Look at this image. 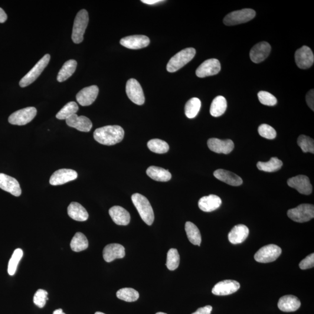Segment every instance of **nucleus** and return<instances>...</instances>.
I'll return each instance as SVG.
<instances>
[{
  "mask_svg": "<svg viewBox=\"0 0 314 314\" xmlns=\"http://www.w3.org/2000/svg\"><path fill=\"white\" fill-rule=\"evenodd\" d=\"M23 254L24 253H23V251L21 248H17L14 251L8 263V273L9 275L12 276L15 274L16 270H17L19 261L22 259Z\"/></svg>",
  "mask_w": 314,
  "mask_h": 314,
  "instance_id": "40",
  "label": "nucleus"
},
{
  "mask_svg": "<svg viewBox=\"0 0 314 314\" xmlns=\"http://www.w3.org/2000/svg\"><path fill=\"white\" fill-rule=\"evenodd\" d=\"M89 14L85 9L78 12L75 19L72 39L75 44H79L83 40V35L89 23Z\"/></svg>",
  "mask_w": 314,
  "mask_h": 314,
  "instance_id": "4",
  "label": "nucleus"
},
{
  "mask_svg": "<svg viewBox=\"0 0 314 314\" xmlns=\"http://www.w3.org/2000/svg\"><path fill=\"white\" fill-rule=\"evenodd\" d=\"M278 308L282 312L290 313L296 312L301 306L300 300L293 295L284 296L279 299Z\"/></svg>",
  "mask_w": 314,
  "mask_h": 314,
  "instance_id": "23",
  "label": "nucleus"
},
{
  "mask_svg": "<svg viewBox=\"0 0 314 314\" xmlns=\"http://www.w3.org/2000/svg\"><path fill=\"white\" fill-rule=\"evenodd\" d=\"M125 256V249L121 244H110L104 248L103 258L107 263H111L116 259H121Z\"/></svg>",
  "mask_w": 314,
  "mask_h": 314,
  "instance_id": "21",
  "label": "nucleus"
},
{
  "mask_svg": "<svg viewBox=\"0 0 314 314\" xmlns=\"http://www.w3.org/2000/svg\"><path fill=\"white\" fill-rule=\"evenodd\" d=\"M125 132L118 125H109L97 129L94 132V138L98 143L106 146H113L120 143Z\"/></svg>",
  "mask_w": 314,
  "mask_h": 314,
  "instance_id": "1",
  "label": "nucleus"
},
{
  "mask_svg": "<svg viewBox=\"0 0 314 314\" xmlns=\"http://www.w3.org/2000/svg\"><path fill=\"white\" fill-rule=\"evenodd\" d=\"M297 145L304 153H314V142L312 138L305 135H300L297 140Z\"/></svg>",
  "mask_w": 314,
  "mask_h": 314,
  "instance_id": "41",
  "label": "nucleus"
},
{
  "mask_svg": "<svg viewBox=\"0 0 314 314\" xmlns=\"http://www.w3.org/2000/svg\"><path fill=\"white\" fill-rule=\"evenodd\" d=\"M282 253V249L275 244L267 245L260 248L254 256L258 263H269L277 259Z\"/></svg>",
  "mask_w": 314,
  "mask_h": 314,
  "instance_id": "9",
  "label": "nucleus"
},
{
  "mask_svg": "<svg viewBox=\"0 0 314 314\" xmlns=\"http://www.w3.org/2000/svg\"><path fill=\"white\" fill-rule=\"evenodd\" d=\"M126 92L127 97L133 103L139 106L145 103V97L142 87L135 78H130L127 81Z\"/></svg>",
  "mask_w": 314,
  "mask_h": 314,
  "instance_id": "10",
  "label": "nucleus"
},
{
  "mask_svg": "<svg viewBox=\"0 0 314 314\" xmlns=\"http://www.w3.org/2000/svg\"><path fill=\"white\" fill-rule=\"evenodd\" d=\"M258 131L261 136L267 139L273 140L276 136V130L267 124H262L258 127Z\"/></svg>",
  "mask_w": 314,
  "mask_h": 314,
  "instance_id": "43",
  "label": "nucleus"
},
{
  "mask_svg": "<svg viewBox=\"0 0 314 314\" xmlns=\"http://www.w3.org/2000/svg\"><path fill=\"white\" fill-rule=\"evenodd\" d=\"M221 71L220 62L217 59L212 58L202 63L196 70V75L199 78L213 76Z\"/></svg>",
  "mask_w": 314,
  "mask_h": 314,
  "instance_id": "13",
  "label": "nucleus"
},
{
  "mask_svg": "<svg viewBox=\"0 0 314 314\" xmlns=\"http://www.w3.org/2000/svg\"><path fill=\"white\" fill-rule=\"evenodd\" d=\"M196 52L194 48L183 49L170 59L166 70L169 73H175L189 63L195 57Z\"/></svg>",
  "mask_w": 314,
  "mask_h": 314,
  "instance_id": "3",
  "label": "nucleus"
},
{
  "mask_svg": "<svg viewBox=\"0 0 314 314\" xmlns=\"http://www.w3.org/2000/svg\"><path fill=\"white\" fill-rule=\"evenodd\" d=\"M68 214L73 220L79 222L86 221L89 218L86 209L76 202H71L68 206Z\"/></svg>",
  "mask_w": 314,
  "mask_h": 314,
  "instance_id": "28",
  "label": "nucleus"
},
{
  "mask_svg": "<svg viewBox=\"0 0 314 314\" xmlns=\"http://www.w3.org/2000/svg\"><path fill=\"white\" fill-rule=\"evenodd\" d=\"M50 55L45 54L40 61L38 62L34 68L25 75L19 81V85L21 87H25L29 86L37 79L38 77L40 76L42 71L44 70L50 62Z\"/></svg>",
  "mask_w": 314,
  "mask_h": 314,
  "instance_id": "6",
  "label": "nucleus"
},
{
  "mask_svg": "<svg viewBox=\"0 0 314 314\" xmlns=\"http://www.w3.org/2000/svg\"><path fill=\"white\" fill-rule=\"evenodd\" d=\"M78 110V107L77 103L74 101L67 103L56 115V118L60 120H66L72 116L76 114Z\"/></svg>",
  "mask_w": 314,
  "mask_h": 314,
  "instance_id": "37",
  "label": "nucleus"
},
{
  "mask_svg": "<svg viewBox=\"0 0 314 314\" xmlns=\"http://www.w3.org/2000/svg\"><path fill=\"white\" fill-rule=\"evenodd\" d=\"M271 50V47L268 42H260L251 48L250 52L251 60L254 63H260L268 57Z\"/></svg>",
  "mask_w": 314,
  "mask_h": 314,
  "instance_id": "20",
  "label": "nucleus"
},
{
  "mask_svg": "<svg viewBox=\"0 0 314 314\" xmlns=\"http://www.w3.org/2000/svg\"><path fill=\"white\" fill-rule=\"evenodd\" d=\"M215 177L220 181L233 186L242 185L243 180L236 174L225 169H217L214 172Z\"/></svg>",
  "mask_w": 314,
  "mask_h": 314,
  "instance_id": "26",
  "label": "nucleus"
},
{
  "mask_svg": "<svg viewBox=\"0 0 314 314\" xmlns=\"http://www.w3.org/2000/svg\"><path fill=\"white\" fill-rule=\"evenodd\" d=\"M77 178L78 173L73 169H59L51 175L50 183L52 186L62 185L74 181Z\"/></svg>",
  "mask_w": 314,
  "mask_h": 314,
  "instance_id": "14",
  "label": "nucleus"
},
{
  "mask_svg": "<svg viewBox=\"0 0 314 314\" xmlns=\"http://www.w3.org/2000/svg\"><path fill=\"white\" fill-rule=\"evenodd\" d=\"M132 200L143 221L146 224L152 225L155 221V214L148 199L142 195L135 194L132 196Z\"/></svg>",
  "mask_w": 314,
  "mask_h": 314,
  "instance_id": "2",
  "label": "nucleus"
},
{
  "mask_svg": "<svg viewBox=\"0 0 314 314\" xmlns=\"http://www.w3.org/2000/svg\"><path fill=\"white\" fill-rule=\"evenodd\" d=\"M7 19V15L1 8H0V23H4Z\"/></svg>",
  "mask_w": 314,
  "mask_h": 314,
  "instance_id": "48",
  "label": "nucleus"
},
{
  "mask_svg": "<svg viewBox=\"0 0 314 314\" xmlns=\"http://www.w3.org/2000/svg\"><path fill=\"white\" fill-rule=\"evenodd\" d=\"M222 200L220 197L214 195L202 197L198 201V207L202 211L210 212L220 207Z\"/></svg>",
  "mask_w": 314,
  "mask_h": 314,
  "instance_id": "24",
  "label": "nucleus"
},
{
  "mask_svg": "<svg viewBox=\"0 0 314 314\" xmlns=\"http://www.w3.org/2000/svg\"><path fill=\"white\" fill-rule=\"evenodd\" d=\"M314 267V254L312 253L306 257L300 262L299 267L301 270H305L310 269Z\"/></svg>",
  "mask_w": 314,
  "mask_h": 314,
  "instance_id": "45",
  "label": "nucleus"
},
{
  "mask_svg": "<svg viewBox=\"0 0 314 314\" xmlns=\"http://www.w3.org/2000/svg\"><path fill=\"white\" fill-rule=\"evenodd\" d=\"M77 65L76 60H70L67 61L58 73L57 80L59 82H63V81L70 78L76 71Z\"/></svg>",
  "mask_w": 314,
  "mask_h": 314,
  "instance_id": "30",
  "label": "nucleus"
},
{
  "mask_svg": "<svg viewBox=\"0 0 314 314\" xmlns=\"http://www.w3.org/2000/svg\"><path fill=\"white\" fill-rule=\"evenodd\" d=\"M53 314H65L63 312V310L60 309L55 310L54 312H53Z\"/></svg>",
  "mask_w": 314,
  "mask_h": 314,
  "instance_id": "50",
  "label": "nucleus"
},
{
  "mask_svg": "<svg viewBox=\"0 0 314 314\" xmlns=\"http://www.w3.org/2000/svg\"><path fill=\"white\" fill-rule=\"evenodd\" d=\"M212 310V307L211 306H207L198 309L192 314H211Z\"/></svg>",
  "mask_w": 314,
  "mask_h": 314,
  "instance_id": "47",
  "label": "nucleus"
},
{
  "mask_svg": "<svg viewBox=\"0 0 314 314\" xmlns=\"http://www.w3.org/2000/svg\"><path fill=\"white\" fill-rule=\"evenodd\" d=\"M147 146H148L150 151L157 154L167 153L169 149L167 143L158 139L150 140L147 143Z\"/></svg>",
  "mask_w": 314,
  "mask_h": 314,
  "instance_id": "38",
  "label": "nucleus"
},
{
  "mask_svg": "<svg viewBox=\"0 0 314 314\" xmlns=\"http://www.w3.org/2000/svg\"><path fill=\"white\" fill-rule=\"evenodd\" d=\"M227 109V101L222 96L216 97L212 101L210 107V114L212 117H220L225 113Z\"/></svg>",
  "mask_w": 314,
  "mask_h": 314,
  "instance_id": "31",
  "label": "nucleus"
},
{
  "mask_svg": "<svg viewBox=\"0 0 314 314\" xmlns=\"http://www.w3.org/2000/svg\"><path fill=\"white\" fill-rule=\"evenodd\" d=\"M282 161L278 159L277 157H273L268 162H258L257 164L258 169L267 172H274L279 171L282 168Z\"/></svg>",
  "mask_w": 314,
  "mask_h": 314,
  "instance_id": "34",
  "label": "nucleus"
},
{
  "mask_svg": "<svg viewBox=\"0 0 314 314\" xmlns=\"http://www.w3.org/2000/svg\"><path fill=\"white\" fill-rule=\"evenodd\" d=\"M295 61L297 66L302 70L312 67L314 55L312 49L306 45L298 49L295 52Z\"/></svg>",
  "mask_w": 314,
  "mask_h": 314,
  "instance_id": "11",
  "label": "nucleus"
},
{
  "mask_svg": "<svg viewBox=\"0 0 314 314\" xmlns=\"http://www.w3.org/2000/svg\"><path fill=\"white\" fill-rule=\"evenodd\" d=\"M180 263V256L175 248L170 249L167 254L166 266L170 271H174L178 268Z\"/></svg>",
  "mask_w": 314,
  "mask_h": 314,
  "instance_id": "39",
  "label": "nucleus"
},
{
  "mask_svg": "<svg viewBox=\"0 0 314 314\" xmlns=\"http://www.w3.org/2000/svg\"><path fill=\"white\" fill-rule=\"evenodd\" d=\"M287 216L291 220L299 223L308 222L314 217V206L309 204H300L287 211Z\"/></svg>",
  "mask_w": 314,
  "mask_h": 314,
  "instance_id": "5",
  "label": "nucleus"
},
{
  "mask_svg": "<svg viewBox=\"0 0 314 314\" xmlns=\"http://www.w3.org/2000/svg\"><path fill=\"white\" fill-rule=\"evenodd\" d=\"M70 246L73 251L80 252L87 249L89 246V242L86 236L81 232H77L72 239Z\"/></svg>",
  "mask_w": 314,
  "mask_h": 314,
  "instance_id": "33",
  "label": "nucleus"
},
{
  "mask_svg": "<svg viewBox=\"0 0 314 314\" xmlns=\"http://www.w3.org/2000/svg\"><path fill=\"white\" fill-rule=\"evenodd\" d=\"M306 102L309 107L313 111H314V90H311L306 94Z\"/></svg>",
  "mask_w": 314,
  "mask_h": 314,
  "instance_id": "46",
  "label": "nucleus"
},
{
  "mask_svg": "<svg viewBox=\"0 0 314 314\" xmlns=\"http://www.w3.org/2000/svg\"><path fill=\"white\" fill-rule=\"evenodd\" d=\"M109 214L113 221L117 225L126 226L129 224V212L120 206H114L109 210Z\"/></svg>",
  "mask_w": 314,
  "mask_h": 314,
  "instance_id": "25",
  "label": "nucleus"
},
{
  "mask_svg": "<svg viewBox=\"0 0 314 314\" xmlns=\"http://www.w3.org/2000/svg\"><path fill=\"white\" fill-rule=\"evenodd\" d=\"M0 188L16 197L22 194L20 185L17 180L4 173H0Z\"/></svg>",
  "mask_w": 314,
  "mask_h": 314,
  "instance_id": "17",
  "label": "nucleus"
},
{
  "mask_svg": "<svg viewBox=\"0 0 314 314\" xmlns=\"http://www.w3.org/2000/svg\"><path fill=\"white\" fill-rule=\"evenodd\" d=\"M256 13L254 9L246 8L230 13L224 19V24L234 26L248 22L253 19Z\"/></svg>",
  "mask_w": 314,
  "mask_h": 314,
  "instance_id": "7",
  "label": "nucleus"
},
{
  "mask_svg": "<svg viewBox=\"0 0 314 314\" xmlns=\"http://www.w3.org/2000/svg\"><path fill=\"white\" fill-rule=\"evenodd\" d=\"M117 297L126 302H136L139 298V293L132 288H122L118 291Z\"/></svg>",
  "mask_w": 314,
  "mask_h": 314,
  "instance_id": "36",
  "label": "nucleus"
},
{
  "mask_svg": "<svg viewBox=\"0 0 314 314\" xmlns=\"http://www.w3.org/2000/svg\"><path fill=\"white\" fill-rule=\"evenodd\" d=\"M95 314H104L101 312H96V313H95Z\"/></svg>",
  "mask_w": 314,
  "mask_h": 314,
  "instance_id": "51",
  "label": "nucleus"
},
{
  "mask_svg": "<svg viewBox=\"0 0 314 314\" xmlns=\"http://www.w3.org/2000/svg\"><path fill=\"white\" fill-rule=\"evenodd\" d=\"M66 123L68 126L83 132H89L93 126L92 122L88 118L78 116L77 114L67 119Z\"/></svg>",
  "mask_w": 314,
  "mask_h": 314,
  "instance_id": "22",
  "label": "nucleus"
},
{
  "mask_svg": "<svg viewBox=\"0 0 314 314\" xmlns=\"http://www.w3.org/2000/svg\"><path fill=\"white\" fill-rule=\"evenodd\" d=\"M37 114V110L30 107L19 110L11 114L8 118V122L12 125L23 126L31 122Z\"/></svg>",
  "mask_w": 314,
  "mask_h": 314,
  "instance_id": "8",
  "label": "nucleus"
},
{
  "mask_svg": "<svg viewBox=\"0 0 314 314\" xmlns=\"http://www.w3.org/2000/svg\"><path fill=\"white\" fill-rule=\"evenodd\" d=\"M147 174L155 181L158 182H168L172 178L171 173L168 170L151 166L147 169Z\"/></svg>",
  "mask_w": 314,
  "mask_h": 314,
  "instance_id": "29",
  "label": "nucleus"
},
{
  "mask_svg": "<svg viewBox=\"0 0 314 314\" xmlns=\"http://www.w3.org/2000/svg\"><path fill=\"white\" fill-rule=\"evenodd\" d=\"M260 102L265 106H274L277 103V99L272 94L266 91H261L258 93Z\"/></svg>",
  "mask_w": 314,
  "mask_h": 314,
  "instance_id": "42",
  "label": "nucleus"
},
{
  "mask_svg": "<svg viewBox=\"0 0 314 314\" xmlns=\"http://www.w3.org/2000/svg\"><path fill=\"white\" fill-rule=\"evenodd\" d=\"M287 185L302 195H310L313 192L310 179L305 175H297L288 179Z\"/></svg>",
  "mask_w": 314,
  "mask_h": 314,
  "instance_id": "12",
  "label": "nucleus"
},
{
  "mask_svg": "<svg viewBox=\"0 0 314 314\" xmlns=\"http://www.w3.org/2000/svg\"><path fill=\"white\" fill-rule=\"evenodd\" d=\"M99 89L97 86H91L84 88L77 95V100L81 106H89L96 100Z\"/></svg>",
  "mask_w": 314,
  "mask_h": 314,
  "instance_id": "18",
  "label": "nucleus"
},
{
  "mask_svg": "<svg viewBox=\"0 0 314 314\" xmlns=\"http://www.w3.org/2000/svg\"><path fill=\"white\" fill-rule=\"evenodd\" d=\"M48 293L43 289H39L36 292L34 297V303L39 308H43L48 300Z\"/></svg>",
  "mask_w": 314,
  "mask_h": 314,
  "instance_id": "44",
  "label": "nucleus"
},
{
  "mask_svg": "<svg viewBox=\"0 0 314 314\" xmlns=\"http://www.w3.org/2000/svg\"><path fill=\"white\" fill-rule=\"evenodd\" d=\"M248 234L249 230L246 225H237L235 226L229 234V240L234 244H240L246 240Z\"/></svg>",
  "mask_w": 314,
  "mask_h": 314,
  "instance_id": "27",
  "label": "nucleus"
},
{
  "mask_svg": "<svg viewBox=\"0 0 314 314\" xmlns=\"http://www.w3.org/2000/svg\"><path fill=\"white\" fill-rule=\"evenodd\" d=\"M156 314H166V313H162V312H159V313H157Z\"/></svg>",
  "mask_w": 314,
  "mask_h": 314,
  "instance_id": "52",
  "label": "nucleus"
},
{
  "mask_svg": "<svg viewBox=\"0 0 314 314\" xmlns=\"http://www.w3.org/2000/svg\"><path fill=\"white\" fill-rule=\"evenodd\" d=\"M207 145L212 152L224 155L231 153L235 147L234 143L230 139L222 140L217 138L209 139Z\"/></svg>",
  "mask_w": 314,
  "mask_h": 314,
  "instance_id": "19",
  "label": "nucleus"
},
{
  "mask_svg": "<svg viewBox=\"0 0 314 314\" xmlns=\"http://www.w3.org/2000/svg\"><path fill=\"white\" fill-rule=\"evenodd\" d=\"M240 285L237 281L225 280L216 284L212 293L216 296H227L236 292Z\"/></svg>",
  "mask_w": 314,
  "mask_h": 314,
  "instance_id": "15",
  "label": "nucleus"
},
{
  "mask_svg": "<svg viewBox=\"0 0 314 314\" xmlns=\"http://www.w3.org/2000/svg\"><path fill=\"white\" fill-rule=\"evenodd\" d=\"M163 1L161 0H142V2L146 4L153 5L157 4V3L161 2Z\"/></svg>",
  "mask_w": 314,
  "mask_h": 314,
  "instance_id": "49",
  "label": "nucleus"
},
{
  "mask_svg": "<svg viewBox=\"0 0 314 314\" xmlns=\"http://www.w3.org/2000/svg\"><path fill=\"white\" fill-rule=\"evenodd\" d=\"M150 42L148 37L144 35H133L122 38L120 43L127 48L137 50L148 46Z\"/></svg>",
  "mask_w": 314,
  "mask_h": 314,
  "instance_id": "16",
  "label": "nucleus"
},
{
  "mask_svg": "<svg viewBox=\"0 0 314 314\" xmlns=\"http://www.w3.org/2000/svg\"><path fill=\"white\" fill-rule=\"evenodd\" d=\"M201 101L198 98H192L186 104L185 111L188 118H194L197 116L201 108Z\"/></svg>",
  "mask_w": 314,
  "mask_h": 314,
  "instance_id": "35",
  "label": "nucleus"
},
{
  "mask_svg": "<svg viewBox=\"0 0 314 314\" xmlns=\"http://www.w3.org/2000/svg\"><path fill=\"white\" fill-rule=\"evenodd\" d=\"M185 231L190 242L193 244L200 246L201 236L196 225L191 222H187L185 224Z\"/></svg>",
  "mask_w": 314,
  "mask_h": 314,
  "instance_id": "32",
  "label": "nucleus"
}]
</instances>
